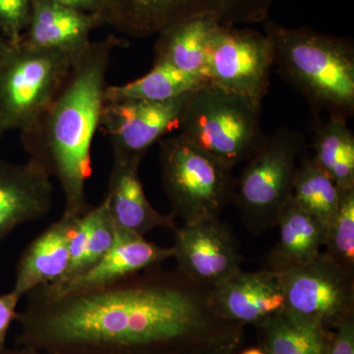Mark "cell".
<instances>
[{"label": "cell", "mask_w": 354, "mask_h": 354, "mask_svg": "<svg viewBox=\"0 0 354 354\" xmlns=\"http://www.w3.org/2000/svg\"><path fill=\"white\" fill-rule=\"evenodd\" d=\"M212 302L223 320L255 327L283 311L285 297L276 274L264 268L257 272H235L212 288Z\"/></svg>", "instance_id": "9a60e30c"}, {"label": "cell", "mask_w": 354, "mask_h": 354, "mask_svg": "<svg viewBox=\"0 0 354 354\" xmlns=\"http://www.w3.org/2000/svg\"><path fill=\"white\" fill-rule=\"evenodd\" d=\"M115 230L113 245L90 269L62 283H48L32 290L44 297H62L111 285L172 259V247H162L145 236Z\"/></svg>", "instance_id": "4fadbf2b"}, {"label": "cell", "mask_w": 354, "mask_h": 354, "mask_svg": "<svg viewBox=\"0 0 354 354\" xmlns=\"http://www.w3.org/2000/svg\"><path fill=\"white\" fill-rule=\"evenodd\" d=\"M276 227H279V241L269 254L272 257L302 264L322 252L327 228L292 196L279 212Z\"/></svg>", "instance_id": "44dd1931"}, {"label": "cell", "mask_w": 354, "mask_h": 354, "mask_svg": "<svg viewBox=\"0 0 354 354\" xmlns=\"http://www.w3.org/2000/svg\"><path fill=\"white\" fill-rule=\"evenodd\" d=\"M312 148V158L339 189H354V135L348 120L329 116L318 124Z\"/></svg>", "instance_id": "cb8c5ba5"}, {"label": "cell", "mask_w": 354, "mask_h": 354, "mask_svg": "<svg viewBox=\"0 0 354 354\" xmlns=\"http://www.w3.org/2000/svg\"><path fill=\"white\" fill-rule=\"evenodd\" d=\"M104 25L99 14L84 12L53 0H32L31 17L19 41L79 57L92 43V32Z\"/></svg>", "instance_id": "2e32d148"}, {"label": "cell", "mask_w": 354, "mask_h": 354, "mask_svg": "<svg viewBox=\"0 0 354 354\" xmlns=\"http://www.w3.org/2000/svg\"><path fill=\"white\" fill-rule=\"evenodd\" d=\"M78 57L21 41L10 44L0 65V120L7 131H24L38 120L57 97Z\"/></svg>", "instance_id": "52a82bcc"}, {"label": "cell", "mask_w": 354, "mask_h": 354, "mask_svg": "<svg viewBox=\"0 0 354 354\" xmlns=\"http://www.w3.org/2000/svg\"><path fill=\"white\" fill-rule=\"evenodd\" d=\"M78 218L60 216L25 249L16 266L12 288L21 298L64 276L68 268L70 241Z\"/></svg>", "instance_id": "ac0fdd59"}, {"label": "cell", "mask_w": 354, "mask_h": 354, "mask_svg": "<svg viewBox=\"0 0 354 354\" xmlns=\"http://www.w3.org/2000/svg\"><path fill=\"white\" fill-rule=\"evenodd\" d=\"M51 179L32 160L15 164L0 158V243L20 225L50 214Z\"/></svg>", "instance_id": "5bb4252c"}, {"label": "cell", "mask_w": 354, "mask_h": 354, "mask_svg": "<svg viewBox=\"0 0 354 354\" xmlns=\"http://www.w3.org/2000/svg\"><path fill=\"white\" fill-rule=\"evenodd\" d=\"M128 44L115 35L92 41L48 108L20 132L29 160L59 183L65 218H80L91 209L86 183L92 174L91 151L106 104L111 55Z\"/></svg>", "instance_id": "7a4b0ae2"}, {"label": "cell", "mask_w": 354, "mask_h": 354, "mask_svg": "<svg viewBox=\"0 0 354 354\" xmlns=\"http://www.w3.org/2000/svg\"><path fill=\"white\" fill-rule=\"evenodd\" d=\"M209 84L206 78L192 75L171 65L153 64L145 75L123 85H109L106 102L121 101H167L196 91Z\"/></svg>", "instance_id": "603a6c76"}, {"label": "cell", "mask_w": 354, "mask_h": 354, "mask_svg": "<svg viewBox=\"0 0 354 354\" xmlns=\"http://www.w3.org/2000/svg\"><path fill=\"white\" fill-rule=\"evenodd\" d=\"M236 354H269L266 353L264 349L259 348V346H250L244 349H239V353Z\"/></svg>", "instance_id": "836d02e7"}, {"label": "cell", "mask_w": 354, "mask_h": 354, "mask_svg": "<svg viewBox=\"0 0 354 354\" xmlns=\"http://www.w3.org/2000/svg\"><path fill=\"white\" fill-rule=\"evenodd\" d=\"M265 268L276 274L291 315L330 330L354 318V278L325 251L302 264L268 255Z\"/></svg>", "instance_id": "9c48e42d"}, {"label": "cell", "mask_w": 354, "mask_h": 354, "mask_svg": "<svg viewBox=\"0 0 354 354\" xmlns=\"http://www.w3.org/2000/svg\"><path fill=\"white\" fill-rule=\"evenodd\" d=\"M178 134L230 169L252 157L267 137L260 102L212 84L191 95Z\"/></svg>", "instance_id": "277c9868"}, {"label": "cell", "mask_w": 354, "mask_h": 354, "mask_svg": "<svg viewBox=\"0 0 354 354\" xmlns=\"http://www.w3.org/2000/svg\"><path fill=\"white\" fill-rule=\"evenodd\" d=\"M62 6L71 7L77 10L84 12L97 13L101 12L102 0H53Z\"/></svg>", "instance_id": "4dcf8cb0"}, {"label": "cell", "mask_w": 354, "mask_h": 354, "mask_svg": "<svg viewBox=\"0 0 354 354\" xmlns=\"http://www.w3.org/2000/svg\"><path fill=\"white\" fill-rule=\"evenodd\" d=\"M113 160L104 199L114 228L142 236L157 228L176 230V216L160 213L147 198L139 174L141 160Z\"/></svg>", "instance_id": "e0dca14e"}, {"label": "cell", "mask_w": 354, "mask_h": 354, "mask_svg": "<svg viewBox=\"0 0 354 354\" xmlns=\"http://www.w3.org/2000/svg\"><path fill=\"white\" fill-rule=\"evenodd\" d=\"M26 297L16 344L48 354H198L244 332L216 314L211 288L162 266L83 292Z\"/></svg>", "instance_id": "6da1fadb"}, {"label": "cell", "mask_w": 354, "mask_h": 354, "mask_svg": "<svg viewBox=\"0 0 354 354\" xmlns=\"http://www.w3.org/2000/svg\"><path fill=\"white\" fill-rule=\"evenodd\" d=\"M193 92L167 101L106 102L100 128L108 137L113 158L143 160L153 144L178 129Z\"/></svg>", "instance_id": "8fae6325"}, {"label": "cell", "mask_w": 354, "mask_h": 354, "mask_svg": "<svg viewBox=\"0 0 354 354\" xmlns=\"http://www.w3.org/2000/svg\"><path fill=\"white\" fill-rule=\"evenodd\" d=\"M274 65L312 109L329 116L348 118L354 113V46L339 38L307 29L266 21Z\"/></svg>", "instance_id": "3957f363"}, {"label": "cell", "mask_w": 354, "mask_h": 354, "mask_svg": "<svg viewBox=\"0 0 354 354\" xmlns=\"http://www.w3.org/2000/svg\"><path fill=\"white\" fill-rule=\"evenodd\" d=\"M243 334L244 332L239 333L198 354H236L241 349Z\"/></svg>", "instance_id": "f546056e"}, {"label": "cell", "mask_w": 354, "mask_h": 354, "mask_svg": "<svg viewBox=\"0 0 354 354\" xmlns=\"http://www.w3.org/2000/svg\"><path fill=\"white\" fill-rule=\"evenodd\" d=\"M305 147L301 132L281 128L266 137L235 179L232 203L248 232L262 235L276 227L279 212L292 196L297 160Z\"/></svg>", "instance_id": "5b68a950"}, {"label": "cell", "mask_w": 354, "mask_h": 354, "mask_svg": "<svg viewBox=\"0 0 354 354\" xmlns=\"http://www.w3.org/2000/svg\"><path fill=\"white\" fill-rule=\"evenodd\" d=\"M6 131L7 130L6 129V127H4V125L2 124L1 120H0V140H1Z\"/></svg>", "instance_id": "e575fe53"}, {"label": "cell", "mask_w": 354, "mask_h": 354, "mask_svg": "<svg viewBox=\"0 0 354 354\" xmlns=\"http://www.w3.org/2000/svg\"><path fill=\"white\" fill-rule=\"evenodd\" d=\"M274 0H102L104 25L123 37L146 39L191 18L223 26L264 23Z\"/></svg>", "instance_id": "ba28073f"}, {"label": "cell", "mask_w": 354, "mask_h": 354, "mask_svg": "<svg viewBox=\"0 0 354 354\" xmlns=\"http://www.w3.org/2000/svg\"><path fill=\"white\" fill-rule=\"evenodd\" d=\"M114 237L115 230L104 199L77 221L70 241L68 268L55 283L68 281L93 267L108 252Z\"/></svg>", "instance_id": "7402d4cb"}, {"label": "cell", "mask_w": 354, "mask_h": 354, "mask_svg": "<svg viewBox=\"0 0 354 354\" xmlns=\"http://www.w3.org/2000/svg\"><path fill=\"white\" fill-rule=\"evenodd\" d=\"M0 354H48V353H41V351H29V349L20 348H18L17 349H9V348H6L4 349H2V351H0Z\"/></svg>", "instance_id": "1f68e13d"}, {"label": "cell", "mask_w": 354, "mask_h": 354, "mask_svg": "<svg viewBox=\"0 0 354 354\" xmlns=\"http://www.w3.org/2000/svg\"><path fill=\"white\" fill-rule=\"evenodd\" d=\"M22 299L11 290L9 292L0 295V351L6 348V342L9 329L17 317V307Z\"/></svg>", "instance_id": "83f0119b"}, {"label": "cell", "mask_w": 354, "mask_h": 354, "mask_svg": "<svg viewBox=\"0 0 354 354\" xmlns=\"http://www.w3.org/2000/svg\"><path fill=\"white\" fill-rule=\"evenodd\" d=\"M162 183L171 215L183 223L220 218L232 203L234 171L179 134L160 141Z\"/></svg>", "instance_id": "8992f818"}, {"label": "cell", "mask_w": 354, "mask_h": 354, "mask_svg": "<svg viewBox=\"0 0 354 354\" xmlns=\"http://www.w3.org/2000/svg\"><path fill=\"white\" fill-rule=\"evenodd\" d=\"M171 247L177 271L211 290L241 270L239 242L220 218L183 223L174 230Z\"/></svg>", "instance_id": "7c38bea8"}, {"label": "cell", "mask_w": 354, "mask_h": 354, "mask_svg": "<svg viewBox=\"0 0 354 354\" xmlns=\"http://www.w3.org/2000/svg\"><path fill=\"white\" fill-rule=\"evenodd\" d=\"M218 25L221 24L209 18L197 17L165 28L157 35L153 64L171 65L180 71L208 80L209 39Z\"/></svg>", "instance_id": "d6986e66"}, {"label": "cell", "mask_w": 354, "mask_h": 354, "mask_svg": "<svg viewBox=\"0 0 354 354\" xmlns=\"http://www.w3.org/2000/svg\"><path fill=\"white\" fill-rule=\"evenodd\" d=\"M258 346L269 354H328L335 330L283 310L255 326Z\"/></svg>", "instance_id": "ffe728a7"}, {"label": "cell", "mask_w": 354, "mask_h": 354, "mask_svg": "<svg viewBox=\"0 0 354 354\" xmlns=\"http://www.w3.org/2000/svg\"><path fill=\"white\" fill-rule=\"evenodd\" d=\"M272 66L274 50L267 35L239 26H216L207 62L209 84L262 104Z\"/></svg>", "instance_id": "30bf717a"}, {"label": "cell", "mask_w": 354, "mask_h": 354, "mask_svg": "<svg viewBox=\"0 0 354 354\" xmlns=\"http://www.w3.org/2000/svg\"><path fill=\"white\" fill-rule=\"evenodd\" d=\"M31 10L32 0H0V34L11 44L19 43Z\"/></svg>", "instance_id": "4316f807"}, {"label": "cell", "mask_w": 354, "mask_h": 354, "mask_svg": "<svg viewBox=\"0 0 354 354\" xmlns=\"http://www.w3.org/2000/svg\"><path fill=\"white\" fill-rule=\"evenodd\" d=\"M292 198L327 228L339 209L341 189L313 158L302 152L293 183Z\"/></svg>", "instance_id": "d4e9b609"}, {"label": "cell", "mask_w": 354, "mask_h": 354, "mask_svg": "<svg viewBox=\"0 0 354 354\" xmlns=\"http://www.w3.org/2000/svg\"><path fill=\"white\" fill-rule=\"evenodd\" d=\"M325 252L354 278V189L341 190L339 209L326 232Z\"/></svg>", "instance_id": "484cf974"}, {"label": "cell", "mask_w": 354, "mask_h": 354, "mask_svg": "<svg viewBox=\"0 0 354 354\" xmlns=\"http://www.w3.org/2000/svg\"><path fill=\"white\" fill-rule=\"evenodd\" d=\"M328 354H354V318L335 330Z\"/></svg>", "instance_id": "f1b7e54d"}, {"label": "cell", "mask_w": 354, "mask_h": 354, "mask_svg": "<svg viewBox=\"0 0 354 354\" xmlns=\"http://www.w3.org/2000/svg\"><path fill=\"white\" fill-rule=\"evenodd\" d=\"M10 44H11L0 34V65H1L2 62H3L6 53H8L9 48H10Z\"/></svg>", "instance_id": "d6a6232c"}]
</instances>
